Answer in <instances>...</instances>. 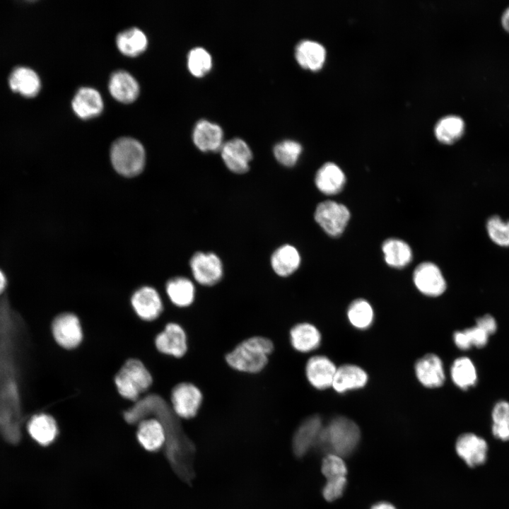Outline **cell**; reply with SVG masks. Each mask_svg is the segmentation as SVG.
Returning <instances> with one entry per match:
<instances>
[{"instance_id":"6da1fadb","label":"cell","mask_w":509,"mask_h":509,"mask_svg":"<svg viewBox=\"0 0 509 509\" xmlns=\"http://www.w3.org/2000/svg\"><path fill=\"white\" fill-rule=\"evenodd\" d=\"M274 350V344L269 338L252 336L242 340L228 352L225 361L235 371L256 374L266 368Z\"/></svg>"},{"instance_id":"7a4b0ae2","label":"cell","mask_w":509,"mask_h":509,"mask_svg":"<svg viewBox=\"0 0 509 509\" xmlns=\"http://www.w3.org/2000/svg\"><path fill=\"white\" fill-rule=\"evenodd\" d=\"M360 438V429L354 421L345 416H337L323 426L317 445L327 454L342 457L355 450Z\"/></svg>"},{"instance_id":"3957f363","label":"cell","mask_w":509,"mask_h":509,"mask_svg":"<svg viewBox=\"0 0 509 509\" xmlns=\"http://www.w3.org/2000/svg\"><path fill=\"white\" fill-rule=\"evenodd\" d=\"M110 160L114 169L124 177L140 174L145 165L146 153L142 144L130 137L116 140L110 149Z\"/></svg>"},{"instance_id":"277c9868","label":"cell","mask_w":509,"mask_h":509,"mask_svg":"<svg viewBox=\"0 0 509 509\" xmlns=\"http://www.w3.org/2000/svg\"><path fill=\"white\" fill-rule=\"evenodd\" d=\"M152 376L144 364L136 358L128 359L115 377L119 394L135 401L152 384Z\"/></svg>"},{"instance_id":"5b68a950","label":"cell","mask_w":509,"mask_h":509,"mask_svg":"<svg viewBox=\"0 0 509 509\" xmlns=\"http://www.w3.org/2000/svg\"><path fill=\"white\" fill-rule=\"evenodd\" d=\"M314 218L327 235L337 237L344 232L347 226L350 212L344 204L327 200L317 206Z\"/></svg>"},{"instance_id":"8992f818","label":"cell","mask_w":509,"mask_h":509,"mask_svg":"<svg viewBox=\"0 0 509 509\" xmlns=\"http://www.w3.org/2000/svg\"><path fill=\"white\" fill-rule=\"evenodd\" d=\"M201 390L188 382L176 385L171 392L173 411L179 418L189 419L194 417L203 402Z\"/></svg>"},{"instance_id":"52a82bcc","label":"cell","mask_w":509,"mask_h":509,"mask_svg":"<svg viewBox=\"0 0 509 509\" xmlns=\"http://www.w3.org/2000/svg\"><path fill=\"white\" fill-rule=\"evenodd\" d=\"M189 266L194 280L201 286H212L223 275V267L219 257L211 252H197L190 259Z\"/></svg>"},{"instance_id":"ba28073f","label":"cell","mask_w":509,"mask_h":509,"mask_svg":"<svg viewBox=\"0 0 509 509\" xmlns=\"http://www.w3.org/2000/svg\"><path fill=\"white\" fill-rule=\"evenodd\" d=\"M52 332L56 342L66 349L77 347L83 339L79 319L73 313L57 315L52 322Z\"/></svg>"},{"instance_id":"9c48e42d","label":"cell","mask_w":509,"mask_h":509,"mask_svg":"<svg viewBox=\"0 0 509 509\" xmlns=\"http://www.w3.org/2000/svg\"><path fill=\"white\" fill-rule=\"evenodd\" d=\"M323 426L321 417L317 414L310 416L301 422L292 439V448L296 456H305L317 445Z\"/></svg>"},{"instance_id":"30bf717a","label":"cell","mask_w":509,"mask_h":509,"mask_svg":"<svg viewBox=\"0 0 509 509\" xmlns=\"http://www.w3.org/2000/svg\"><path fill=\"white\" fill-rule=\"evenodd\" d=\"M413 280L417 289L426 296L436 297L446 289V281L440 269L432 262L419 264L414 271Z\"/></svg>"},{"instance_id":"8fae6325","label":"cell","mask_w":509,"mask_h":509,"mask_svg":"<svg viewBox=\"0 0 509 509\" xmlns=\"http://www.w3.org/2000/svg\"><path fill=\"white\" fill-rule=\"evenodd\" d=\"M337 366L327 356L314 355L305 366V375L309 384L316 390H324L332 387Z\"/></svg>"},{"instance_id":"7c38bea8","label":"cell","mask_w":509,"mask_h":509,"mask_svg":"<svg viewBox=\"0 0 509 509\" xmlns=\"http://www.w3.org/2000/svg\"><path fill=\"white\" fill-rule=\"evenodd\" d=\"M220 151L226 166L231 172L243 174L250 169L252 152L242 139L235 138L223 143Z\"/></svg>"},{"instance_id":"4fadbf2b","label":"cell","mask_w":509,"mask_h":509,"mask_svg":"<svg viewBox=\"0 0 509 509\" xmlns=\"http://www.w3.org/2000/svg\"><path fill=\"white\" fill-rule=\"evenodd\" d=\"M155 344L160 352L181 358L187 351V336L181 325L170 322L167 324L164 330L157 335Z\"/></svg>"},{"instance_id":"5bb4252c","label":"cell","mask_w":509,"mask_h":509,"mask_svg":"<svg viewBox=\"0 0 509 509\" xmlns=\"http://www.w3.org/2000/svg\"><path fill=\"white\" fill-rule=\"evenodd\" d=\"M457 454L470 467L484 464L486 460L488 445L476 435L467 433L460 435L455 443Z\"/></svg>"},{"instance_id":"9a60e30c","label":"cell","mask_w":509,"mask_h":509,"mask_svg":"<svg viewBox=\"0 0 509 509\" xmlns=\"http://www.w3.org/2000/svg\"><path fill=\"white\" fill-rule=\"evenodd\" d=\"M131 303L137 315L146 321L155 320L163 310L158 293L150 286H144L136 290L131 298Z\"/></svg>"},{"instance_id":"2e32d148","label":"cell","mask_w":509,"mask_h":509,"mask_svg":"<svg viewBox=\"0 0 509 509\" xmlns=\"http://www.w3.org/2000/svg\"><path fill=\"white\" fill-rule=\"evenodd\" d=\"M322 335L313 324L302 322L295 324L289 330V341L292 348L301 353L316 350L321 344Z\"/></svg>"},{"instance_id":"e0dca14e","label":"cell","mask_w":509,"mask_h":509,"mask_svg":"<svg viewBox=\"0 0 509 509\" xmlns=\"http://www.w3.org/2000/svg\"><path fill=\"white\" fill-rule=\"evenodd\" d=\"M414 370L418 380L426 387H439L444 383L443 362L435 354L428 353L419 358L415 363Z\"/></svg>"},{"instance_id":"ac0fdd59","label":"cell","mask_w":509,"mask_h":509,"mask_svg":"<svg viewBox=\"0 0 509 509\" xmlns=\"http://www.w3.org/2000/svg\"><path fill=\"white\" fill-rule=\"evenodd\" d=\"M223 133L221 127L206 119L199 120L195 125L192 139L195 146L201 151H220Z\"/></svg>"},{"instance_id":"d6986e66","label":"cell","mask_w":509,"mask_h":509,"mask_svg":"<svg viewBox=\"0 0 509 509\" xmlns=\"http://www.w3.org/2000/svg\"><path fill=\"white\" fill-rule=\"evenodd\" d=\"M72 108L76 115L83 119L95 117L100 114L103 102L100 94L94 88H80L72 100Z\"/></svg>"},{"instance_id":"ffe728a7","label":"cell","mask_w":509,"mask_h":509,"mask_svg":"<svg viewBox=\"0 0 509 509\" xmlns=\"http://www.w3.org/2000/svg\"><path fill=\"white\" fill-rule=\"evenodd\" d=\"M368 382V375L361 367L353 364H344L339 368L334 377L332 387L338 393L364 387Z\"/></svg>"},{"instance_id":"44dd1931","label":"cell","mask_w":509,"mask_h":509,"mask_svg":"<svg viewBox=\"0 0 509 509\" xmlns=\"http://www.w3.org/2000/svg\"><path fill=\"white\" fill-rule=\"evenodd\" d=\"M346 177L341 169L335 163L327 162L317 171L315 183L323 194L333 195L339 193L344 187Z\"/></svg>"},{"instance_id":"7402d4cb","label":"cell","mask_w":509,"mask_h":509,"mask_svg":"<svg viewBox=\"0 0 509 509\" xmlns=\"http://www.w3.org/2000/svg\"><path fill=\"white\" fill-rule=\"evenodd\" d=\"M270 262L271 268L276 275L287 277L298 270L300 265L301 257L296 247L285 244L275 250L271 256Z\"/></svg>"},{"instance_id":"603a6c76","label":"cell","mask_w":509,"mask_h":509,"mask_svg":"<svg viewBox=\"0 0 509 509\" xmlns=\"http://www.w3.org/2000/svg\"><path fill=\"white\" fill-rule=\"evenodd\" d=\"M27 429L33 440L42 446L50 445L58 433L55 419L44 413L34 415L28 422Z\"/></svg>"},{"instance_id":"cb8c5ba5","label":"cell","mask_w":509,"mask_h":509,"mask_svg":"<svg viewBox=\"0 0 509 509\" xmlns=\"http://www.w3.org/2000/svg\"><path fill=\"white\" fill-rule=\"evenodd\" d=\"M109 90L115 99L124 103L134 102L139 93L136 80L124 71H118L112 74L109 81Z\"/></svg>"},{"instance_id":"d4e9b609","label":"cell","mask_w":509,"mask_h":509,"mask_svg":"<svg viewBox=\"0 0 509 509\" xmlns=\"http://www.w3.org/2000/svg\"><path fill=\"white\" fill-rule=\"evenodd\" d=\"M137 438L146 450L154 452L165 444L166 433L158 419H144L139 424Z\"/></svg>"},{"instance_id":"484cf974","label":"cell","mask_w":509,"mask_h":509,"mask_svg":"<svg viewBox=\"0 0 509 509\" xmlns=\"http://www.w3.org/2000/svg\"><path fill=\"white\" fill-rule=\"evenodd\" d=\"M295 56L300 66L317 71L321 69L324 62L326 50L319 42L305 40L297 45Z\"/></svg>"},{"instance_id":"4316f807","label":"cell","mask_w":509,"mask_h":509,"mask_svg":"<svg viewBox=\"0 0 509 509\" xmlns=\"http://www.w3.org/2000/svg\"><path fill=\"white\" fill-rule=\"evenodd\" d=\"M165 289L171 302L177 307L187 308L194 300V284L186 277L177 276L170 279L166 283Z\"/></svg>"},{"instance_id":"83f0119b","label":"cell","mask_w":509,"mask_h":509,"mask_svg":"<svg viewBox=\"0 0 509 509\" xmlns=\"http://www.w3.org/2000/svg\"><path fill=\"white\" fill-rule=\"evenodd\" d=\"M8 83L12 90L27 97L36 95L40 89L39 76L33 70L26 67L16 69L11 73Z\"/></svg>"},{"instance_id":"f1b7e54d","label":"cell","mask_w":509,"mask_h":509,"mask_svg":"<svg viewBox=\"0 0 509 509\" xmlns=\"http://www.w3.org/2000/svg\"><path fill=\"white\" fill-rule=\"evenodd\" d=\"M386 263L394 268H402L412 259V251L404 241L397 238L386 240L382 246Z\"/></svg>"},{"instance_id":"f546056e","label":"cell","mask_w":509,"mask_h":509,"mask_svg":"<svg viewBox=\"0 0 509 509\" xmlns=\"http://www.w3.org/2000/svg\"><path fill=\"white\" fill-rule=\"evenodd\" d=\"M116 44L123 54L136 57L146 50L148 40L143 31L133 28L120 33L117 37Z\"/></svg>"},{"instance_id":"4dcf8cb0","label":"cell","mask_w":509,"mask_h":509,"mask_svg":"<svg viewBox=\"0 0 509 509\" xmlns=\"http://www.w3.org/2000/svg\"><path fill=\"white\" fill-rule=\"evenodd\" d=\"M464 131V122L457 115L440 119L435 126L436 138L442 143L451 144L460 139Z\"/></svg>"},{"instance_id":"1f68e13d","label":"cell","mask_w":509,"mask_h":509,"mask_svg":"<svg viewBox=\"0 0 509 509\" xmlns=\"http://www.w3.org/2000/svg\"><path fill=\"white\" fill-rule=\"evenodd\" d=\"M450 375L454 384L462 390L474 386L477 380L475 366L467 357H460L454 361Z\"/></svg>"},{"instance_id":"d6a6232c","label":"cell","mask_w":509,"mask_h":509,"mask_svg":"<svg viewBox=\"0 0 509 509\" xmlns=\"http://www.w3.org/2000/svg\"><path fill=\"white\" fill-rule=\"evenodd\" d=\"M347 317L350 323L356 328L364 329L373 323L374 312L371 305L365 300H354L349 306Z\"/></svg>"},{"instance_id":"836d02e7","label":"cell","mask_w":509,"mask_h":509,"mask_svg":"<svg viewBox=\"0 0 509 509\" xmlns=\"http://www.w3.org/2000/svg\"><path fill=\"white\" fill-rule=\"evenodd\" d=\"M492 433L495 438L509 440V402L500 401L492 411Z\"/></svg>"},{"instance_id":"e575fe53","label":"cell","mask_w":509,"mask_h":509,"mask_svg":"<svg viewBox=\"0 0 509 509\" xmlns=\"http://www.w3.org/2000/svg\"><path fill=\"white\" fill-rule=\"evenodd\" d=\"M488 335L477 325L462 331H457L455 334L456 345L461 350H467L472 346L481 348L486 345Z\"/></svg>"},{"instance_id":"d590c367","label":"cell","mask_w":509,"mask_h":509,"mask_svg":"<svg viewBox=\"0 0 509 509\" xmlns=\"http://www.w3.org/2000/svg\"><path fill=\"white\" fill-rule=\"evenodd\" d=\"M274 155L276 160L286 167L296 164L302 153V146L293 140H283L274 147Z\"/></svg>"},{"instance_id":"8d00e7d4","label":"cell","mask_w":509,"mask_h":509,"mask_svg":"<svg viewBox=\"0 0 509 509\" xmlns=\"http://www.w3.org/2000/svg\"><path fill=\"white\" fill-rule=\"evenodd\" d=\"M486 228L490 240L496 245L509 247V220H503L500 216H491L486 221Z\"/></svg>"},{"instance_id":"74e56055","label":"cell","mask_w":509,"mask_h":509,"mask_svg":"<svg viewBox=\"0 0 509 509\" xmlns=\"http://www.w3.org/2000/svg\"><path fill=\"white\" fill-rule=\"evenodd\" d=\"M212 61L210 54L202 47L192 49L187 58V66L190 73L197 77H201L211 68Z\"/></svg>"},{"instance_id":"f35d334b","label":"cell","mask_w":509,"mask_h":509,"mask_svg":"<svg viewBox=\"0 0 509 509\" xmlns=\"http://www.w3.org/2000/svg\"><path fill=\"white\" fill-rule=\"evenodd\" d=\"M321 470L327 479L346 476L347 473L342 457L334 454H327L323 458Z\"/></svg>"},{"instance_id":"ab89813d","label":"cell","mask_w":509,"mask_h":509,"mask_svg":"<svg viewBox=\"0 0 509 509\" xmlns=\"http://www.w3.org/2000/svg\"><path fill=\"white\" fill-rule=\"evenodd\" d=\"M346 484V476L327 479L322 496L327 501H333L341 496Z\"/></svg>"},{"instance_id":"60d3db41","label":"cell","mask_w":509,"mask_h":509,"mask_svg":"<svg viewBox=\"0 0 509 509\" xmlns=\"http://www.w3.org/2000/svg\"><path fill=\"white\" fill-rule=\"evenodd\" d=\"M476 325L488 335L493 334L497 329L495 319L490 315H485L476 320Z\"/></svg>"},{"instance_id":"b9f144b4","label":"cell","mask_w":509,"mask_h":509,"mask_svg":"<svg viewBox=\"0 0 509 509\" xmlns=\"http://www.w3.org/2000/svg\"><path fill=\"white\" fill-rule=\"evenodd\" d=\"M501 24L504 30L509 33V6L504 11L502 15Z\"/></svg>"},{"instance_id":"7bdbcfd3","label":"cell","mask_w":509,"mask_h":509,"mask_svg":"<svg viewBox=\"0 0 509 509\" xmlns=\"http://www.w3.org/2000/svg\"><path fill=\"white\" fill-rule=\"evenodd\" d=\"M370 509H396L392 504L386 502H380L375 504Z\"/></svg>"},{"instance_id":"ee69618b","label":"cell","mask_w":509,"mask_h":509,"mask_svg":"<svg viewBox=\"0 0 509 509\" xmlns=\"http://www.w3.org/2000/svg\"><path fill=\"white\" fill-rule=\"evenodd\" d=\"M6 283V277L3 271L0 269V295L4 291Z\"/></svg>"}]
</instances>
